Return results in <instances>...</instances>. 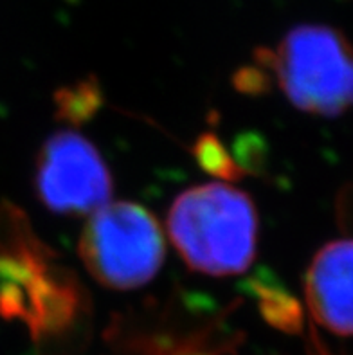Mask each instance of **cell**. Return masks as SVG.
Returning <instances> with one entry per match:
<instances>
[{
	"label": "cell",
	"instance_id": "6",
	"mask_svg": "<svg viewBox=\"0 0 353 355\" xmlns=\"http://www.w3.org/2000/svg\"><path fill=\"white\" fill-rule=\"evenodd\" d=\"M189 315L175 318L166 306L116 318L105 332L103 355H234L240 336L229 332L225 314H209L200 323Z\"/></svg>",
	"mask_w": 353,
	"mask_h": 355
},
{
	"label": "cell",
	"instance_id": "3",
	"mask_svg": "<svg viewBox=\"0 0 353 355\" xmlns=\"http://www.w3.org/2000/svg\"><path fill=\"white\" fill-rule=\"evenodd\" d=\"M267 65L301 112L332 117L353 108V45L328 26H298L268 51Z\"/></svg>",
	"mask_w": 353,
	"mask_h": 355
},
{
	"label": "cell",
	"instance_id": "2",
	"mask_svg": "<svg viewBox=\"0 0 353 355\" xmlns=\"http://www.w3.org/2000/svg\"><path fill=\"white\" fill-rule=\"evenodd\" d=\"M168 234L193 270L240 275L255 260L258 215L249 195L227 182L193 186L171 204Z\"/></svg>",
	"mask_w": 353,
	"mask_h": 355
},
{
	"label": "cell",
	"instance_id": "9",
	"mask_svg": "<svg viewBox=\"0 0 353 355\" xmlns=\"http://www.w3.org/2000/svg\"><path fill=\"white\" fill-rule=\"evenodd\" d=\"M197 159L206 170L213 171L224 179L238 177V170L234 168L233 161L227 157L224 146L216 139L215 135H202L197 143Z\"/></svg>",
	"mask_w": 353,
	"mask_h": 355
},
{
	"label": "cell",
	"instance_id": "10",
	"mask_svg": "<svg viewBox=\"0 0 353 355\" xmlns=\"http://www.w3.org/2000/svg\"><path fill=\"white\" fill-rule=\"evenodd\" d=\"M98 90L94 85H81L78 90H65V99H58L62 105V114L67 119L83 121L94 112Z\"/></svg>",
	"mask_w": 353,
	"mask_h": 355
},
{
	"label": "cell",
	"instance_id": "7",
	"mask_svg": "<svg viewBox=\"0 0 353 355\" xmlns=\"http://www.w3.org/2000/svg\"><path fill=\"white\" fill-rule=\"evenodd\" d=\"M304 300L319 327L353 336V239L319 249L304 276Z\"/></svg>",
	"mask_w": 353,
	"mask_h": 355
},
{
	"label": "cell",
	"instance_id": "11",
	"mask_svg": "<svg viewBox=\"0 0 353 355\" xmlns=\"http://www.w3.org/2000/svg\"><path fill=\"white\" fill-rule=\"evenodd\" d=\"M309 355H334V354H330V350H327V348L322 347V343L319 341V338L313 336V339L310 341Z\"/></svg>",
	"mask_w": 353,
	"mask_h": 355
},
{
	"label": "cell",
	"instance_id": "5",
	"mask_svg": "<svg viewBox=\"0 0 353 355\" xmlns=\"http://www.w3.org/2000/svg\"><path fill=\"white\" fill-rule=\"evenodd\" d=\"M36 189L58 215H90L108 202L112 177L96 146L76 132H58L36 159Z\"/></svg>",
	"mask_w": 353,
	"mask_h": 355
},
{
	"label": "cell",
	"instance_id": "1",
	"mask_svg": "<svg viewBox=\"0 0 353 355\" xmlns=\"http://www.w3.org/2000/svg\"><path fill=\"white\" fill-rule=\"evenodd\" d=\"M0 314L26 324L40 355H74L89 338L85 291L11 204H0Z\"/></svg>",
	"mask_w": 353,
	"mask_h": 355
},
{
	"label": "cell",
	"instance_id": "4",
	"mask_svg": "<svg viewBox=\"0 0 353 355\" xmlns=\"http://www.w3.org/2000/svg\"><path fill=\"white\" fill-rule=\"evenodd\" d=\"M78 252L98 284L130 291L155 278L164 261L166 242L157 220L143 206L107 202L90 213Z\"/></svg>",
	"mask_w": 353,
	"mask_h": 355
},
{
	"label": "cell",
	"instance_id": "8",
	"mask_svg": "<svg viewBox=\"0 0 353 355\" xmlns=\"http://www.w3.org/2000/svg\"><path fill=\"white\" fill-rule=\"evenodd\" d=\"M259 297V311L274 329L286 334L303 332V311L285 288L276 285H259L252 282Z\"/></svg>",
	"mask_w": 353,
	"mask_h": 355
}]
</instances>
